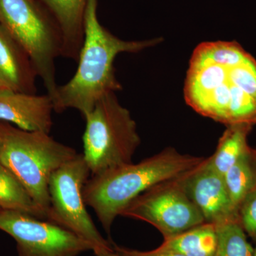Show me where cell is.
Listing matches in <instances>:
<instances>
[{"mask_svg": "<svg viewBox=\"0 0 256 256\" xmlns=\"http://www.w3.org/2000/svg\"><path fill=\"white\" fill-rule=\"evenodd\" d=\"M256 60L236 42H206L194 52L185 82L186 102L226 124L256 122L252 87Z\"/></svg>", "mask_w": 256, "mask_h": 256, "instance_id": "cell-1", "label": "cell"}, {"mask_svg": "<svg viewBox=\"0 0 256 256\" xmlns=\"http://www.w3.org/2000/svg\"><path fill=\"white\" fill-rule=\"evenodd\" d=\"M97 0H88L84 16V40L78 67L70 80L58 86L52 98L54 112L75 109L84 118L97 102L122 89L114 74V62L120 53L140 52L158 40L124 41L101 25L97 15Z\"/></svg>", "mask_w": 256, "mask_h": 256, "instance_id": "cell-2", "label": "cell"}, {"mask_svg": "<svg viewBox=\"0 0 256 256\" xmlns=\"http://www.w3.org/2000/svg\"><path fill=\"white\" fill-rule=\"evenodd\" d=\"M205 160L166 148L137 164L130 163L94 175L84 188L86 204L110 233L114 220L136 197L158 184L188 174Z\"/></svg>", "mask_w": 256, "mask_h": 256, "instance_id": "cell-3", "label": "cell"}, {"mask_svg": "<svg viewBox=\"0 0 256 256\" xmlns=\"http://www.w3.org/2000/svg\"><path fill=\"white\" fill-rule=\"evenodd\" d=\"M50 134L23 130L1 122L0 162L22 184L46 218L50 175L78 154Z\"/></svg>", "mask_w": 256, "mask_h": 256, "instance_id": "cell-4", "label": "cell"}, {"mask_svg": "<svg viewBox=\"0 0 256 256\" xmlns=\"http://www.w3.org/2000/svg\"><path fill=\"white\" fill-rule=\"evenodd\" d=\"M84 118L82 156L92 176L132 162L140 138L136 121L116 94L102 98Z\"/></svg>", "mask_w": 256, "mask_h": 256, "instance_id": "cell-5", "label": "cell"}, {"mask_svg": "<svg viewBox=\"0 0 256 256\" xmlns=\"http://www.w3.org/2000/svg\"><path fill=\"white\" fill-rule=\"evenodd\" d=\"M0 24L26 50L52 98L58 86L55 62L63 48L54 18L36 0H0Z\"/></svg>", "mask_w": 256, "mask_h": 256, "instance_id": "cell-6", "label": "cell"}, {"mask_svg": "<svg viewBox=\"0 0 256 256\" xmlns=\"http://www.w3.org/2000/svg\"><path fill=\"white\" fill-rule=\"evenodd\" d=\"M90 174L82 154H77L52 173L48 181L50 208L46 220L90 242L94 249L112 247L87 212L82 192Z\"/></svg>", "mask_w": 256, "mask_h": 256, "instance_id": "cell-7", "label": "cell"}, {"mask_svg": "<svg viewBox=\"0 0 256 256\" xmlns=\"http://www.w3.org/2000/svg\"><path fill=\"white\" fill-rule=\"evenodd\" d=\"M180 178L158 184L143 192L122 210L121 216L150 224L164 238L205 223L201 212L185 192Z\"/></svg>", "mask_w": 256, "mask_h": 256, "instance_id": "cell-8", "label": "cell"}, {"mask_svg": "<svg viewBox=\"0 0 256 256\" xmlns=\"http://www.w3.org/2000/svg\"><path fill=\"white\" fill-rule=\"evenodd\" d=\"M0 230L14 239L18 256H78L94 250L68 229L16 210L0 212Z\"/></svg>", "mask_w": 256, "mask_h": 256, "instance_id": "cell-9", "label": "cell"}, {"mask_svg": "<svg viewBox=\"0 0 256 256\" xmlns=\"http://www.w3.org/2000/svg\"><path fill=\"white\" fill-rule=\"evenodd\" d=\"M180 180L205 222L216 225L228 220H239L238 212L230 202L224 175L212 166L208 158Z\"/></svg>", "mask_w": 256, "mask_h": 256, "instance_id": "cell-10", "label": "cell"}, {"mask_svg": "<svg viewBox=\"0 0 256 256\" xmlns=\"http://www.w3.org/2000/svg\"><path fill=\"white\" fill-rule=\"evenodd\" d=\"M54 104L44 95L0 90V122L14 124L30 132L50 133Z\"/></svg>", "mask_w": 256, "mask_h": 256, "instance_id": "cell-11", "label": "cell"}, {"mask_svg": "<svg viewBox=\"0 0 256 256\" xmlns=\"http://www.w3.org/2000/svg\"><path fill=\"white\" fill-rule=\"evenodd\" d=\"M37 77L26 50L0 24V90L36 94Z\"/></svg>", "mask_w": 256, "mask_h": 256, "instance_id": "cell-12", "label": "cell"}, {"mask_svg": "<svg viewBox=\"0 0 256 256\" xmlns=\"http://www.w3.org/2000/svg\"><path fill=\"white\" fill-rule=\"evenodd\" d=\"M56 22L63 38L62 56L78 62L84 40L88 0H38Z\"/></svg>", "mask_w": 256, "mask_h": 256, "instance_id": "cell-13", "label": "cell"}, {"mask_svg": "<svg viewBox=\"0 0 256 256\" xmlns=\"http://www.w3.org/2000/svg\"><path fill=\"white\" fill-rule=\"evenodd\" d=\"M216 246V225L205 222L164 238V242L158 248L184 256H214Z\"/></svg>", "mask_w": 256, "mask_h": 256, "instance_id": "cell-14", "label": "cell"}, {"mask_svg": "<svg viewBox=\"0 0 256 256\" xmlns=\"http://www.w3.org/2000/svg\"><path fill=\"white\" fill-rule=\"evenodd\" d=\"M252 126L245 124L228 126L214 154L208 158L210 164L220 174H225L249 149L247 136Z\"/></svg>", "mask_w": 256, "mask_h": 256, "instance_id": "cell-15", "label": "cell"}, {"mask_svg": "<svg viewBox=\"0 0 256 256\" xmlns=\"http://www.w3.org/2000/svg\"><path fill=\"white\" fill-rule=\"evenodd\" d=\"M224 178L232 205L238 212L242 200L256 188V152L249 148Z\"/></svg>", "mask_w": 256, "mask_h": 256, "instance_id": "cell-16", "label": "cell"}, {"mask_svg": "<svg viewBox=\"0 0 256 256\" xmlns=\"http://www.w3.org/2000/svg\"><path fill=\"white\" fill-rule=\"evenodd\" d=\"M0 208L16 210L46 220V215L32 200L18 178L0 162Z\"/></svg>", "mask_w": 256, "mask_h": 256, "instance_id": "cell-17", "label": "cell"}, {"mask_svg": "<svg viewBox=\"0 0 256 256\" xmlns=\"http://www.w3.org/2000/svg\"><path fill=\"white\" fill-rule=\"evenodd\" d=\"M216 250L214 256H254V248L246 238L239 220L216 225Z\"/></svg>", "mask_w": 256, "mask_h": 256, "instance_id": "cell-18", "label": "cell"}, {"mask_svg": "<svg viewBox=\"0 0 256 256\" xmlns=\"http://www.w3.org/2000/svg\"><path fill=\"white\" fill-rule=\"evenodd\" d=\"M238 218L246 233L256 240V188L242 200L238 208Z\"/></svg>", "mask_w": 256, "mask_h": 256, "instance_id": "cell-19", "label": "cell"}, {"mask_svg": "<svg viewBox=\"0 0 256 256\" xmlns=\"http://www.w3.org/2000/svg\"><path fill=\"white\" fill-rule=\"evenodd\" d=\"M114 248L116 252L124 256H184L178 252L164 250L159 248L150 252H139L132 249L124 248L116 245L114 246Z\"/></svg>", "mask_w": 256, "mask_h": 256, "instance_id": "cell-20", "label": "cell"}, {"mask_svg": "<svg viewBox=\"0 0 256 256\" xmlns=\"http://www.w3.org/2000/svg\"><path fill=\"white\" fill-rule=\"evenodd\" d=\"M96 256H124L114 250V246L110 248H98L94 250Z\"/></svg>", "mask_w": 256, "mask_h": 256, "instance_id": "cell-21", "label": "cell"}, {"mask_svg": "<svg viewBox=\"0 0 256 256\" xmlns=\"http://www.w3.org/2000/svg\"><path fill=\"white\" fill-rule=\"evenodd\" d=\"M0 138H1V122H0Z\"/></svg>", "mask_w": 256, "mask_h": 256, "instance_id": "cell-22", "label": "cell"}, {"mask_svg": "<svg viewBox=\"0 0 256 256\" xmlns=\"http://www.w3.org/2000/svg\"><path fill=\"white\" fill-rule=\"evenodd\" d=\"M254 256H256V248L254 249Z\"/></svg>", "mask_w": 256, "mask_h": 256, "instance_id": "cell-23", "label": "cell"}, {"mask_svg": "<svg viewBox=\"0 0 256 256\" xmlns=\"http://www.w3.org/2000/svg\"><path fill=\"white\" fill-rule=\"evenodd\" d=\"M1 210H1V208H0V212H1Z\"/></svg>", "mask_w": 256, "mask_h": 256, "instance_id": "cell-24", "label": "cell"}]
</instances>
